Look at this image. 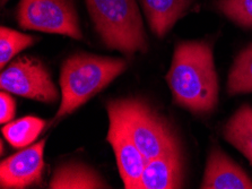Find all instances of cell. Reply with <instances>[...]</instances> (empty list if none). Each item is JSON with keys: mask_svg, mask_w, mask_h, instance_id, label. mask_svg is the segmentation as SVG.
Returning <instances> with one entry per match:
<instances>
[{"mask_svg": "<svg viewBox=\"0 0 252 189\" xmlns=\"http://www.w3.org/2000/svg\"><path fill=\"white\" fill-rule=\"evenodd\" d=\"M15 111H16V102L10 96L8 92H1L0 93V122L2 125L10 122L11 119L15 117Z\"/></svg>", "mask_w": 252, "mask_h": 189, "instance_id": "cell-18", "label": "cell"}, {"mask_svg": "<svg viewBox=\"0 0 252 189\" xmlns=\"http://www.w3.org/2000/svg\"><path fill=\"white\" fill-rule=\"evenodd\" d=\"M127 61L120 58L77 53L64 61L60 71L61 104L56 120L70 114L121 75Z\"/></svg>", "mask_w": 252, "mask_h": 189, "instance_id": "cell-2", "label": "cell"}, {"mask_svg": "<svg viewBox=\"0 0 252 189\" xmlns=\"http://www.w3.org/2000/svg\"><path fill=\"white\" fill-rule=\"evenodd\" d=\"M36 38L29 34L1 26L0 30V67L1 69L23 50L35 43Z\"/></svg>", "mask_w": 252, "mask_h": 189, "instance_id": "cell-16", "label": "cell"}, {"mask_svg": "<svg viewBox=\"0 0 252 189\" xmlns=\"http://www.w3.org/2000/svg\"><path fill=\"white\" fill-rule=\"evenodd\" d=\"M202 189H252V180L220 148L212 149L206 163Z\"/></svg>", "mask_w": 252, "mask_h": 189, "instance_id": "cell-10", "label": "cell"}, {"mask_svg": "<svg viewBox=\"0 0 252 189\" xmlns=\"http://www.w3.org/2000/svg\"><path fill=\"white\" fill-rule=\"evenodd\" d=\"M0 87L8 93L45 103L56 102L59 98L48 69L30 57L20 58L2 69Z\"/></svg>", "mask_w": 252, "mask_h": 189, "instance_id": "cell-6", "label": "cell"}, {"mask_svg": "<svg viewBox=\"0 0 252 189\" xmlns=\"http://www.w3.org/2000/svg\"><path fill=\"white\" fill-rule=\"evenodd\" d=\"M230 95L252 93V43L235 58L227 79Z\"/></svg>", "mask_w": 252, "mask_h": 189, "instance_id": "cell-15", "label": "cell"}, {"mask_svg": "<svg viewBox=\"0 0 252 189\" xmlns=\"http://www.w3.org/2000/svg\"><path fill=\"white\" fill-rule=\"evenodd\" d=\"M6 1H8V0H2V3H5Z\"/></svg>", "mask_w": 252, "mask_h": 189, "instance_id": "cell-19", "label": "cell"}, {"mask_svg": "<svg viewBox=\"0 0 252 189\" xmlns=\"http://www.w3.org/2000/svg\"><path fill=\"white\" fill-rule=\"evenodd\" d=\"M108 113L110 126L106 140L111 144L114 151L125 188L138 189L146 159L120 119L112 113Z\"/></svg>", "mask_w": 252, "mask_h": 189, "instance_id": "cell-8", "label": "cell"}, {"mask_svg": "<svg viewBox=\"0 0 252 189\" xmlns=\"http://www.w3.org/2000/svg\"><path fill=\"white\" fill-rule=\"evenodd\" d=\"M140 2L152 32L163 38L188 13L194 0H140Z\"/></svg>", "mask_w": 252, "mask_h": 189, "instance_id": "cell-11", "label": "cell"}, {"mask_svg": "<svg viewBox=\"0 0 252 189\" xmlns=\"http://www.w3.org/2000/svg\"><path fill=\"white\" fill-rule=\"evenodd\" d=\"M106 109L124 123L146 161L158 156L179 142L170 121L144 100H113Z\"/></svg>", "mask_w": 252, "mask_h": 189, "instance_id": "cell-4", "label": "cell"}, {"mask_svg": "<svg viewBox=\"0 0 252 189\" xmlns=\"http://www.w3.org/2000/svg\"><path fill=\"white\" fill-rule=\"evenodd\" d=\"M183 157L177 142L154 159L147 160L138 189H177L183 187Z\"/></svg>", "mask_w": 252, "mask_h": 189, "instance_id": "cell-9", "label": "cell"}, {"mask_svg": "<svg viewBox=\"0 0 252 189\" xmlns=\"http://www.w3.org/2000/svg\"><path fill=\"white\" fill-rule=\"evenodd\" d=\"M166 82L179 107L198 115L212 113L220 92L212 44L207 41L178 42Z\"/></svg>", "mask_w": 252, "mask_h": 189, "instance_id": "cell-1", "label": "cell"}, {"mask_svg": "<svg viewBox=\"0 0 252 189\" xmlns=\"http://www.w3.org/2000/svg\"><path fill=\"white\" fill-rule=\"evenodd\" d=\"M45 140L25 148L0 163V187L24 189L39 185L44 170Z\"/></svg>", "mask_w": 252, "mask_h": 189, "instance_id": "cell-7", "label": "cell"}, {"mask_svg": "<svg viewBox=\"0 0 252 189\" xmlns=\"http://www.w3.org/2000/svg\"><path fill=\"white\" fill-rule=\"evenodd\" d=\"M51 189H98L110 188L97 171L82 162H66L53 173Z\"/></svg>", "mask_w": 252, "mask_h": 189, "instance_id": "cell-12", "label": "cell"}, {"mask_svg": "<svg viewBox=\"0 0 252 189\" xmlns=\"http://www.w3.org/2000/svg\"><path fill=\"white\" fill-rule=\"evenodd\" d=\"M95 30L109 49L127 56L148 49L136 0H85Z\"/></svg>", "mask_w": 252, "mask_h": 189, "instance_id": "cell-3", "label": "cell"}, {"mask_svg": "<svg viewBox=\"0 0 252 189\" xmlns=\"http://www.w3.org/2000/svg\"><path fill=\"white\" fill-rule=\"evenodd\" d=\"M222 134L225 141L242 153L252 165V107H240L224 125Z\"/></svg>", "mask_w": 252, "mask_h": 189, "instance_id": "cell-13", "label": "cell"}, {"mask_svg": "<svg viewBox=\"0 0 252 189\" xmlns=\"http://www.w3.org/2000/svg\"><path fill=\"white\" fill-rule=\"evenodd\" d=\"M16 21L24 30L60 34L82 40L77 11L71 0H21Z\"/></svg>", "mask_w": 252, "mask_h": 189, "instance_id": "cell-5", "label": "cell"}, {"mask_svg": "<svg viewBox=\"0 0 252 189\" xmlns=\"http://www.w3.org/2000/svg\"><path fill=\"white\" fill-rule=\"evenodd\" d=\"M216 9L243 29H252V0H216Z\"/></svg>", "mask_w": 252, "mask_h": 189, "instance_id": "cell-17", "label": "cell"}, {"mask_svg": "<svg viewBox=\"0 0 252 189\" xmlns=\"http://www.w3.org/2000/svg\"><path fill=\"white\" fill-rule=\"evenodd\" d=\"M44 126V120L29 115L6 123L2 127L1 132L11 146L16 149H25L36 140Z\"/></svg>", "mask_w": 252, "mask_h": 189, "instance_id": "cell-14", "label": "cell"}]
</instances>
